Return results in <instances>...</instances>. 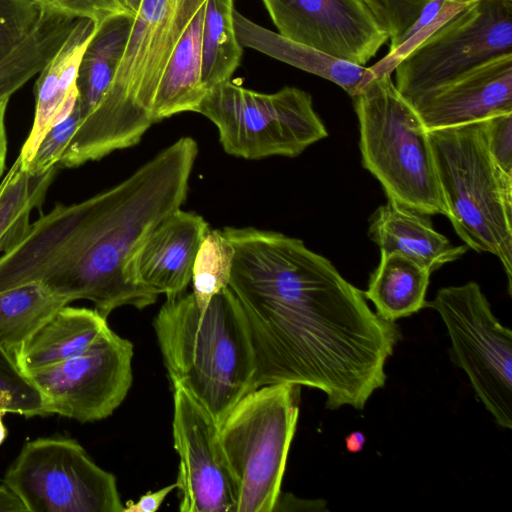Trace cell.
<instances>
[{
	"instance_id": "6da1fadb",
	"label": "cell",
	"mask_w": 512,
	"mask_h": 512,
	"mask_svg": "<svg viewBox=\"0 0 512 512\" xmlns=\"http://www.w3.org/2000/svg\"><path fill=\"white\" fill-rule=\"evenodd\" d=\"M222 231L234 249L228 287L247 322L254 389L307 386L326 395L328 409H363L385 385L400 339L395 322L302 240L253 227Z\"/></svg>"
},
{
	"instance_id": "7a4b0ae2",
	"label": "cell",
	"mask_w": 512,
	"mask_h": 512,
	"mask_svg": "<svg viewBox=\"0 0 512 512\" xmlns=\"http://www.w3.org/2000/svg\"><path fill=\"white\" fill-rule=\"evenodd\" d=\"M198 155L181 137L116 186L72 205H56L36 226L41 280L68 303L86 299L104 318L121 306L143 309L158 295L137 285L129 262L143 239L181 208Z\"/></svg>"
},
{
	"instance_id": "3957f363",
	"label": "cell",
	"mask_w": 512,
	"mask_h": 512,
	"mask_svg": "<svg viewBox=\"0 0 512 512\" xmlns=\"http://www.w3.org/2000/svg\"><path fill=\"white\" fill-rule=\"evenodd\" d=\"M172 387H181L220 424L254 389L247 322L229 287L201 309L191 293L166 297L153 321Z\"/></svg>"
},
{
	"instance_id": "277c9868",
	"label": "cell",
	"mask_w": 512,
	"mask_h": 512,
	"mask_svg": "<svg viewBox=\"0 0 512 512\" xmlns=\"http://www.w3.org/2000/svg\"><path fill=\"white\" fill-rule=\"evenodd\" d=\"M206 0H142L113 80L81 121L58 165L74 168L136 145L154 124L153 103L168 60Z\"/></svg>"
},
{
	"instance_id": "5b68a950",
	"label": "cell",
	"mask_w": 512,
	"mask_h": 512,
	"mask_svg": "<svg viewBox=\"0 0 512 512\" xmlns=\"http://www.w3.org/2000/svg\"><path fill=\"white\" fill-rule=\"evenodd\" d=\"M445 216L468 248L496 256L512 291V178L494 165L483 121L428 131Z\"/></svg>"
},
{
	"instance_id": "8992f818",
	"label": "cell",
	"mask_w": 512,
	"mask_h": 512,
	"mask_svg": "<svg viewBox=\"0 0 512 512\" xmlns=\"http://www.w3.org/2000/svg\"><path fill=\"white\" fill-rule=\"evenodd\" d=\"M353 99L362 165L387 198L429 216H445L428 130L391 74L374 77Z\"/></svg>"
},
{
	"instance_id": "52a82bcc",
	"label": "cell",
	"mask_w": 512,
	"mask_h": 512,
	"mask_svg": "<svg viewBox=\"0 0 512 512\" xmlns=\"http://www.w3.org/2000/svg\"><path fill=\"white\" fill-rule=\"evenodd\" d=\"M296 384L261 386L245 395L219 424L221 446L237 488L236 512H272L295 434Z\"/></svg>"
},
{
	"instance_id": "ba28073f",
	"label": "cell",
	"mask_w": 512,
	"mask_h": 512,
	"mask_svg": "<svg viewBox=\"0 0 512 512\" xmlns=\"http://www.w3.org/2000/svg\"><path fill=\"white\" fill-rule=\"evenodd\" d=\"M197 113L217 127L226 153L248 160L296 157L328 136L310 94L295 87L267 94L228 80L207 92Z\"/></svg>"
},
{
	"instance_id": "9c48e42d",
	"label": "cell",
	"mask_w": 512,
	"mask_h": 512,
	"mask_svg": "<svg viewBox=\"0 0 512 512\" xmlns=\"http://www.w3.org/2000/svg\"><path fill=\"white\" fill-rule=\"evenodd\" d=\"M512 54V0H479L456 13L395 67L399 93L413 105L498 56Z\"/></svg>"
},
{
	"instance_id": "30bf717a",
	"label": "cell",
	"mask_w": 512,
	"mask_h": 512,
	"mask_svg": "<svg viewBox=\"0 0 512 512\" xmlns=\"http://www.w3.org/2000/svg\"><path fill=\"white\" fill-rule=\"evenodd\" d=\"M427 306L438 312L453 362L503 428H512V331L502 325L476 282L443 287Z\"/></svg>"
},
{
	"instance_id": "8fae6325",
	"label": "cell",
	"mask_w": 512,
	"mask_h": 512,
	"mask_svg": "<svg viewBox=\"0 0 512 512\" xmlns=\"http://www.w3.org/2000/svg\"><path fill=\"white\" fill-rule=\"evenodd\" d=\"M3 483L27 512H123L124 508L115 476L70 438L25 443Z\"/></svg>"
},
{
	"instance_id": "7c38bea8",
	"label": "cell",
	"mask_w": 512,
	"mask_h": 512,
	"mask_svg": "<svg viewBox=\"0 0 512 512\" xmlns=\"http://www.w3.org/2000/svg\"><path fill=\"white\" fill-rule=\"evenodd\" d=\"M133 353V344L108 327L84 352L27 375L42 395L46 415L98 421L127 396Z\"/></svg>"
},
{
	"instance_id": "4fadbf2b",
	"label": "cell",
	"mask_w": 512,
	"mask_h": 512,
	"mask_svg": "<svg viewBox=\"0 0 512 512\" xmlns=\"http://www.w3.org/2000/svg\"><path fill=\"white\" fill-rule=\"evenodd\" d=\"M173 440L181 512H236L237 488L226 461L219 424L181 387H173Z\"/></svg>"
},
{
	"instance_id": "5bb4252c",
	"label": "cell",
	"mask_w": 512,
	"mask_h": 512,
	"mask_svg": "<svg viewBox=\"0 0 512 512\" xmlns=\"http://www.w3.org/2000/svg\"><path fill=\"white\" fill-rule=\"evenodd\" d=\"M281 36L364 66L389 39L361 0H262Z\"/></svg>"
},
{
	"instance_id": "9a60e30c",
	"label": "cell",
	"mask_w": 512,
	"mask_h": 512,
	"mask_svg": "<svg viewBox=\"0 0 512 512\" xmlns=\"http://www.w3.org/2000/svg\"><path fill=\"white\" fill-rule=\"evenodd\" d=\"M412 106L428 131L512 113V54L473 68Z\"/></svg>"
},
{
	"instance_id": "2e32d148",
	"label": "cell",
	"mask_w": 512,
	"mask_h": 512,
	"mask_svg": "<svg viewBox=\"0 0 512 512\" xmlns=\"http://www.w3.org/2000/svg\"><path fill=\"white\" fill-rule=\"evenodd\" d=\"M209 229L202 216L181 209L174 211L134 252L128 266L130 278L158 296L185 292L197 251Z\"/></svg>"
},
{
	"instance_id": "e0dca14e",
	"label": "cell",
	"mask_w": 512,
	"mask_h": 512,
	"mask_svg": "<svg viewBox=\"0 0 512 512\" xmlns=\"http://www.w3.org/2000/svg\"><path fill=\"white\" fill-rule=\"evenodd\" d=\"M96 26L91 19L79 18L62 46L39 72L34 86L35 117L18 156L24 170L44 135L69 116L76 106L79 65Z\"/></svg>"
},
{
	"instance_id": "ac0fdd59",
	"label": "cell",
	"mask_w": 512,
	"mask_h": 512,
	"mask_svg": "<svg viewBox=\"0 0 512 512\" xmlns=\"http://www.w3.org/2000/svg\"><path fill=\"white\" fill-rule=\"evenodd\" d=\"M368 235L381 254H401L431 273L468 250L466 245H453L437 232L429 215L388 198L370 217Z\"/></svg>"
},
{
	"instance_id": "d6986e66",
	"label": "cell",
	"mask_w": 512,
	"mask_h": 512,
	"mask_svg": "<svg viewBox=\"0 0 512 512\" xmlns=\"http://www.w3.org/2000/svg\"><path fill=\"white\" fill-rule=\"evenodd\" d=\"M235 32L242 47L314 74L345 90L352 98L375 76L370 68L334 58L307 45L297 43L251 21L235 8Z\"/></svg>"
},
{
	"instance_id": "ffe728a7",
	"label": "cell",
	"mask_w": 512,
	"mask_h": 512,
	"mask_svg": "<svg viewBox=\"0 0 512 512\" xmlns=\"http://www.w3.org/2000/svg\"><path fill=\"white\" fill-rule=\"evenodd\" d=\"M95 309L65 305L15 355L27 374L66 361L87 350L108 328Z\"/></svg>"
},
{
	"instance_id": "44dd1931",
	"label": "cell",
	"mask_w": 512,
	"mask_h": 512,
	"mask_svg": "<svg viewBox=\"0 0 512 512\" xmlns=\"http://www.w3.org/2000/svg\"><path fill=\"white\" fill-rule=\"evenodd\" d=\"M205 3L189 22L165 67L153 103L154 123L178 113L197 112L207 94L202 83Z\"/></svg>"
},
{
	"instance_id": "7402d4cb",
	"label": "cell",
	"mask_w": 512,
	"mask_h": 512,
	"mask_svg": "<svg viewBox=\"0 0 512 512\" xmlns=\"http://www.w3.org/2000/svg\"><path fill=\"white\" fill-rule=\"evenodd\" d=\"M132 22V16L120 13L97 24L82 55L76 80L82 120L96 108L110 86L122 59Z\"/></svg>"
},
{
	"instance_id": "603a6c76",
	"label": "cell",
	"mask_w": 512,
	"mask_h": 512,
	"mask_svg": "<svg viewBox=\"0 0 512 512\" xmlns=\"http://www.w3.org/2000/svg\"><path fill=\"white\" fill-rule=\"evenodd\" d=\"M430 275L428 269L401 254H381L363 293L379 317L395 322L427 306Z\"/></svg>"
},
{
	"instance_id": "cb8c5ba5",
	"label": "cell",
	"mask_w": 512,
	"mask_h": 512,
	"mask_svg": "<svg viewBox=\"0 0 512 512\" xmlns=\"http://www.w3.org/2000/svg\"><path fill=\"white\" fill-rule=\"evenodd\" d=\"M76 19L44 10L34 31L0 62V100L10 97L38 75L72 31Z\"/></svg>"
},
{
	"instance_id": "d4e9b609",
	"label": "cell",
	"mask_w": 512,
	"mask_h": 512,
	"mask_svg": "<svg viewBox=\"0 0 512 512\" xmlns=\"http://www.w3.org/2000/svg\"><path fill=\"white\" fill-rule=\"evenodd\" d=\"M69 303L42 281L0 292V347L15 356L23 344Z\"/></svg>"
},
{
	"instance_id": "484cf974",
	"label": "cell",
	"mask_w": 512,
	"mask_h": 512,
	"mask_svg": "<svg viewBox=\"0 0 512 512\" xmlns=\"http://www.w3.org/2000/svg\"><path fill=\"white\" fill-rule=\"evenodd\" d=\"M58 166L43 175L29 174L19 157L0 183V256L8 252L26 233L33 209L40 208Z\"/></svg>"
},
{
	"instance_id": "4316f807",
	"label": "cell",
	"mask_w": 512,
	"mask_h": 512,
	"mask_svg": "<svg viewBox=\"0 0 512 512\" xmlns=\"http://www.w3.org/2000/svg\"><path fill=\"white\" fill-rule=\"evenodd\" d=\"M233 11V0H206L202 30V83L207 92L230 80L243 55V47L235 32Z\"/></svg>"
},
{
	"instance_id": "83f0119b",
	"label": "cell",
	"mask_w": 512,
	"mask_h": 512,
	"mask_svg": "<svg viewBox=\"0 0 512 512\" xmlns=\"http://www.w3.org/2000/svg\"><path fill=\"white\" fill-rule=\"evenodd\" d=\"M234 249L220 229H209L197 251L192 270V294L204 309L212 297L228 287Z\"/></svg>"
},
{
	"instance_id": "f1b7e54d",
	"label": "cell",
	"mask_w": 512,
	"mask_h": 512,
	"mask_svg": "<svg viewBox=\"0 0 512 512\" xmlns=\"http://www.w3.org/2000/svg\"><path fill=\"white\" fill-rule=\"evenodd\" d=\"M0 409L24 417L47 416L41 393L19 367L15 356L0 347Z\"/></svg>"
},
{
	"instance_id": "f546056e",
	"label": "cell",
	"mask_w": 512,
	"mask_h": 512,
	"mask_svg": "<svg viewBox=\"0 0 512 512\" xmlns=\"http://www.w3.org/2000/svg\"><path fill=\"white\" fill-rule=\"evenodd\" d=\"M43 13L37 0H0V62L34 31Z\"/></svg>"
},
{
	"instance_id": "4dcf8cb0",
	"label": "cell",
	"mask_w": 512,
	"mask_h": 512,
	"mask_svg": "<svg viewBox=\"0 0 512 512\" xmlns=\"http://www.w3.org/2000/svg\"><path fill=\"white\" fill-rule=\"evenodd\" d=\"M380 27L388 34L389 53L401 43L431 0H361Z\"/></svg>"
},
{
	"instance_id": "1f68e13d",
	"label": "cell",
	"mask_w": 512,
	"mask_h": 512,
	"mask_svg": "<svg viewBox=\"0 0 512 512\" xmlns=\"http://www.w3.org/2000/svg\"><path fill=\"white\" fill-rule=\"evenodd\" d=\"M81 120L77 102L71 114L44 135L26 171L39 176L57 166Z\"/></svg>"
},
{
	"instance_id": "d6a6232c",
	"label": "cell",
	"mask_w": 512,
	"mask_h": 512,
	"mask_svg": "<svg viewBox=\"0 0 512 512\" xmlns=\"http://www.w3.org/2000/svg\"><path fill=\"white\" fill-rule=\"evenodd\" d=\"M489 155L504 175L512 178V113L500 114L483 121Z\"/></svg>"
},
{
	"instance_id": "836d02e7",
	"label": "cell",
	"mask_w": 512,
	"mask_h": 512,
	"mask_svg": "<svg viewBox=\"0 0 512 512\" xmlns=\"http://www.w3.org/2000/svg\"><path fill=\"white\" fill-rule=\"evenodd\" d=\"M43 8L76 18H88L99 24L104 19L120 14L113 0H37Z\"/></svg>"
},
{
	"instance_id": "e575fe53",
	"label": "cell",
	"mask_w": 512,
	"mask_h": 512,
	"mask_svg": "<svg viewBox=\"0 0 512 512\" xmlns=\"http://www.w3.org/2000/svg\"><path fill=\"white\" fill-rule=\"evenodd\" d=\"M176 482L154 492H147L138 501L126 502L123 512H155L164 502L165 498L176 489Z\"/></svg>"
},
{
	"instance_id": "d590c367",
	"label": "cell",
	"mask_w": 512,
	"mask_h": 512,
	"mask_svg": "<svg viewBox=\"0 0 512 512\" xmlns=\"http://www.w3.org/2000/svg\"><path fill=\"white\" fill-rule=\"evenodd\" d=\"M0 512H27L20 498L4 483L0 485Z\"/></svg>"
},
{
	"instance_id": "8d00e7d4",
	"label": "cell",
	"mask_w": 512,
	"mask_h": 512,
	"mask_svg": "<svg viewBox=\"0 0 512 512\" xmlns=\"http://www.w3.org/2000/svg\"><path fill=\"white\" fill-rule=\"evenodd\" d=\"M9 99L0 100V177L5 170L7 154V135L5 128V114Z\"/></svg>"
},
{
	"instance_id": "74e56055",
	"label": "cell",
	"mask_w": 512,
	"mask_h": 512,
	"mask_svg": "<svg viewBox=\"0 0 512 512\" xmlns=\"http://www.w3.org/2000/svg\"><path fill=\"white\" fill-rule=\"evenodd\" d=\"M365 442V436L359 431L352 432L345 438L346 449L351 453L360 452Z\"/></svg>"
},
{
	"instance_id": "f35d334b",
	"label": "cell",
	"mask_w": 512,
	"mask_h": 512,
	"mask_svg": "<svg viewBox=\"0 0 512 512\" xmlns=\"http://www.w3.org/2000/svg\"><path fill=\"white\" fill-rule=\"evenodd\" d=\"M120 13L128 14L134 17L140 7L142 0H113Z\"/></svg>"
},
{
	"instance_id": "ab89813d",
	"label": "cell",
	"mask_w": 512,
	"mask_h": 512,
	"mask_svg": "<svg viewBox=\"0 0 512 512\" xmlns=\"http://www.w3.org/2000/svg\"><path fill=\"white\" fill-rule=\"evenodd\" d=\"M5 414L6 412L0 409V445L4 442L7 436V429L3 423V417Z\"/></svg>"
},
{
	"instance_id": "60d3db41",
	"label": "cell",
	"mask_w": 512,
	"mask_h": 512,
	"mask_svg": "<svg viewBox=\"0 0 512 512\" xmlns=\"http://www.w3.org/2000/svg\"><path fill=\"white\" fill-rule=\"evenodd\" d=\"M449 1H453V2H456V3H460V4H463V5H470L476 1H479V0H449Z\"/></svg>"
}]
</instances>
